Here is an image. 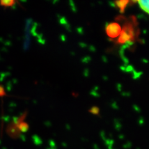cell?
<instances>
[{
    "label": "cell",
    "instance_id": "1",
    "mask_svg": "<svg viewBox=\"0 0 149 149\" xmlns=\"http://www.w3.org/2000/svg\"><path fill=\"white\" fill-rule=\"evenodd\" d=\"M107 33L111 37H116L119 35L120 32V27L116 23H112L108 25L106 29Z\"/></svg>",
    "mask_w": 149,
    "mask_h": 149
},
{
    "label": "cell",
    "instance_id": "2",
    "mask_svg": "<svg viewBox=\"0 0 149 149\" xmlns=\"http://www.w3.org/2000/svg\"><path fill=\"white\" fill-rule=\"evenodd\" d=\"M138 3L142 10L149 15V0H147H147L139 1Z\"/></svg>",
    "mask_w": 149,
    "mask_h": 149
},
{
    "label": "cell",
    "instance_id": "3",
    "mask_svg": "<svg viewBox=\"0 0 149 149\" xmlns=\"http://www.w3.org/2000/svg\"><path fill=\"white\" fill-rule=\"evenodd\" d=\"M15 4V1H0V5L3 6H12Z\"/></svg>",
    "mask_w": 149,
    "mask_h": 149
},
{
    "label": "cell",
    "instance_id": "4",
    "mask_svg": "<svg viewBox=\"0 0 149 149\" xmlns=\"http://www.w3.org/2000/svg\"><path fill=\"white\" fill-rule=\"evenodd\" d=\"M4 95H6V93L4 88L2 86H0V96H3Z\"/></svg>",
    "mask_w": 149,
    "mask_h": 149
}]
</instances>
